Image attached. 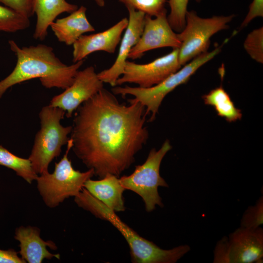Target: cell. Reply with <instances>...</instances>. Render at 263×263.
Here are the masks:
<instances>
[{
    "label": "cell",
    "instance_id": "1",
    "mask_svg": "<svg viewBox=\"0 0 263 263\" xmlns=\"http://www.w3.org/2000/svg\"><path fill=\"white\" fill-rule=\"evenodd\" d=\"M119 102L103 88L76 110L70 138L76 156L94 175L119 177L146 144V108L133 98Z\"/></svg>",
    "mask_w": 263,
    "mask_h": 263
},
{
    "label": "cell",
    "instance_id": "2",
    "mask_svg": "<svg viewBox=\"0 0 263 263\" xmlns=\"http://www.w3.org/2000/svg\"><path fill=\"white\" fill-rule=\"evenodd\" d=\"M8 43L17 62L12 72L0 81V98L10 87L37 78L46 88L65 90L71 85L84 62L67 65L56 56L52 47L45 44L20 47L13 40Z\"/></svg>",
    "mask_w": 263,
    "mask_h": 263
},
{
    "label": "cell",
    "instance_id": "3",
    "mask_svg": "<svg viewBox=\"0 0 263 263\" xmlns=\"http://www.w3.org/2000/svg\"><path fill=\"white\" fill-rule=\"evenodd\" d=\"M75 204L97 218L111 223L124 237L130 250L133 263H175L188 253V245H181L169 249L160 248L152 242L140 236L123 222L116 212L93 196L85 188L74 197Z\"/></svg>",
    "mask_w": 263,
    "mask_h": 263
},
{
    "label": "cell",
    "instance_id": "4",
    "mask_svg": "<svg viewBox=\"0 0 263 263\" xmlns=\"http://www.w3.org/2000/svg\"><path fill=\"white\" fill-rule=\"evenodd\" d=\"M66 112L50 104L39 113L40 128L37 133L28 159L34 171L38 175L46 173L51 162L59 156L62 147L67 144L72 126H63L60 121Z\"/></svg>",
    "mask_w": 263,
    "mask_h": 263
},
{
    "label": "cell",
    "instance_id": "5",
    "mask_svg": "<svg viewBox=\"0 0 263 263\" xmlns=\"http://www.w3.org/2000/svg\"><path fill=\"white\" fill-rule=\"evenodd\" d=\"M67 144L65 153L55 163L53 172L38 175L36 180L38 191L45 205L49 208L57 207L66 199L77 196L85 182L94 175L92 169L85 172L74 169L68 156L72 147L70 138Z\"/></svg>",
    "mask_w": 263,
    "mask_h": 263
},
{
    "label": "cell",
    "instance_id": "6",
    "mask_svg": "<svg viewBox=\"0 0 263 263\" xmlns=\"http://www.w3.org/2000/svg\"><path fill=\"white\" fill-rule=\"evenodd\" d=\"M220 51L221 47H218L211 52L207 51L199 55L184 65L183 68L152 87L144 88L128 85L116 86L113 87L112 92L122 97L127 95L134 96L133 99L142 104L148 113L151 114L149 120L151 121L155 119L165 96L177 87L187 82L198 69L214 58Z\"/></svg>",
    "mask_w": 263,
    "mask_h": 263
},
{
    "label": "cell",
    "instance_id": "7",
    "mask_svg": "<svg viewBox=\"0 0 263 263\" xmlns=\"http://www.w3.org/2000/svg\"><path fill=\"white\" fill-rule=\"evenodd\" d=\"M171 148L169 141L166 140L158 150L152 149L145 162L136 166L131 174L119 177L120 184L125 189L142 198L148 212L154 210L156 206H164L158 188H168L169 185L161 176L160 168L163 158Z\"/></svg>",
    "mask_w": 263,
    "mask_h": 263
},
{
    "label": "cell",
    "instance_id": "8",
    "mask_svg": "<svg viewBox=\"0 0 263 263\" xmlns=\"http://www.w3.org/2000/svg\"><path fill=\"white\" fill-rule=\"evenodd\" d=\"M234 17L231 15L204 18L199 17L194 11H188L185 27L177 34L181 42L178 57L181 66L207 52L210 38L218 32L227 29Z\"/></svg>",
    "mask_w": 263,
    "mask_h": 263
},
{
    "label": "cell",
    "instance_id": "9",
    "mask_svg": "<svg viewBox=\"0 0 263 263\" xmlns=\"http://www.w3.org/2000/svg\"><path fill=\"white\" fill-rule=\"evenodd\" d=\"M181 66L179 61L178 48L173 49L168 54L146 64L127 60L116 86L134 83L141 88H150L163 81Z\"/></svg>",
    "mask_w": 263,
    "mask_h": 263
},
{
    "label": "cell",
    "instance_id": "10",
    "mask_svg": "<svg viewBox=\"0 0 263 263\" xmlns=\"http://www.w3.org/2000/svg\"><path fill=\"white\" fill-rule=\"evenodd\" d=\"M103 83L94 68L87 67L78 70L71 85L63 92L54 96L49 104L63 109L66 116L71 117L80 105L104 88Z\"/></svg>",
    "mask_w": 263,
    "mask_h": 263
},
{
    "label": "cell",
    "instance_id": "11",
    "mask_svg": "<svg viewBox=\"0 0 263 263\" xmlns=\"http://www.w3.org/2000/svg\"><path fill=\"white\" fill-rule=\"evenodd\" d=\"M181 42L177 34L171 27L167 16V10L152 18L145 15L143 30L128 58H140L147 51L162 47L179 48Z\"/></svg>",
    "mask_w": 263,
    "mask_h": 263
},
{
    "label": "cell",
    "instance_id": "12",
    "mask_svg": "<svg viewBox=\"0 0 263 263\" xmlns=\"http://www.w3.org/2000/svg\"><path fill=\"white\" fill-rule=\"evenodd\" d=\"M129 12L128 24L120 42L117 57L109 68L97 73L99 78L111 86H116L117 80L122 75L129 55L138 42L143 30L145 14L132 8Z\"/></svg>",
    "mask_w": 263,
    "mask_h": 263
},
{
    "label": "cell",
    "instance_id": "13",
    "mask_svg": "<svg viewBox=\"0 0 263 263\" xmlns=\"http://www.w3.org/2000/svg\"><path fill=\"white\" fill-rule=\"evenodd\" d=\"M229 263H263V229L240 226L228 235Z\"/></svg>",
    "mask_w": 263,
    "mask_h": 263
},
{
    "label": "cell",
    "instance_id": "14",
    "mask_svg": "<svg viewBox=\"0 0 263 263\" xmlns=\"http://www.w3.org/2000/svg\"><path fill=\"white\" fill-rule=\"evenodd\" d=\"M128 24V19L124 18L105 31L81 36L73 45V62L83 60L88 56L97 51L113 54Z\"/></svg>",
    "mask_w": 263,
    "mask_h": 263
},
{
    "label": "cell",
    "instance_id": "15",
    "mask_svg": "<svg viewBox=\"0 0 263 263\" xmlns=\"http://www.w3.org/2000/svg\"><path fill=\"white\" fill-rule=\"evenodd\" d=\"M40 233V229L34 226L21 225L16 228L14 238L19 243L20 257L28 263H41L44 259L54 258L60 259L59 254H52L47 248L56 250V244L53 241L43 240Z\"/></svg>",
    "mask_w": 263,
    "mask_h": 263
},
{
    "label": "cell",
    "instance_id": "16",
    "mask_svg": "<svg viewBox=\"0 0 263 263\" xmlns=\"http://www.w3.org/2000/svg\"><path fill=\"white\" fill-rule=\"evenodd\" d=\"M87 9L81 6L68 16L57 19L50 25L57 40L66 45H73L85 33L95 31L86 16Z\"/></svg>",
    "mask_w": 263,
    "mask_h": 263
},
{
    "label": "cell",
    "instance_id": "17",
    "mask_svg": "<svg viewBox=\"0 0 263 263\" xmlns=\"http://www.w3.org/2000/svg\"><path fill=\"white\" fill-rule=\"evenodd\" d=\"M83 188L93 196L115 212L124 211L125 206L123 193L126 189L119 177L109 174L99 180H87Z\"/></svg>",
    "mask_w": 263,
    "mask_h": 263
},
{
    "label": "cell",
    "instance_id": "18",
    "mask_svg": "<svg viewBox=\"0 0 263 263\" xmlns=\"http://www.w3.org/2000/svg\"><path fill=\"white\" fill-rule=\"evenodd\" d=\"M78 8L77 5L66 0H35L34 14L37 16L33 37L44 40L47 36L50 24L63 13H71Z\"/></svg>",
    "mask_w": 263,
    "mask_h": 263
},
{
    "label": "cell",
    "instance_id": "19",
    "mask_svg": "<svg viewBox=\"0 0 263 263\" xmlns=\"http://www.w3.org/2000/svg\"><path fill=\"white\" fill-rule=\"evenodd\" d=\"M202 98L205 104L213 107L217 114L227 121L232 122L242 118L241 111L235 106L222 86L212 90Z\"/></svg>",
    "mask_w": 263,
    "mask_h": 263
},
{
    "label": "cell",
    "instance_id": "20",
    "mask_svg": "<svg viewBox=\"0 0 263 263\" xmlns=\"http://www.w3.org/2000/svg\"><path fill=\"white\" fill-rule=\"evenodd\" d=\"M0 165L13 170L28 183L36 181L38 174L34 171L30 160L19 157L0 145Z\"/></svg>",
    "mask_w": 263,
    "mask_h": 263
},
{
    "label": "cell",
    "instance_id": "21",
    "mask_svg": "<svg viewBox=\"0 0 263 263\" xmlns=\"http://www.w3.org/2000/svg\"><path fill=\"white\" fill-rule=\"evenodd\" d=\"M30 25L29 18L0 4V32L15 33L26 29Z\"/></svg>",
    "mask_w": 263,
    "mask_h": 263
},
{
    "label": "cell",
    "instance_id": "22",
    "mask_svg": "<svg viewBox=\"0 0 263 263\" xmlns=\"http://www.w3.org/2000/svg\"><path fill=\"white\" fill-rule=\"evenodd\" d=\"M126 7L144 13L145 15L156 17L167 10L165 4L168 0H118Z\"/></svg>",
    "mask_w": 263,
    "mask_h": 263
},
{
    "label": "cell",
    "instance_id": "23",
    "mask_svg": "<svg viewBox=\"0 0 263 263\" xmlns=\"http://www.w3.org/2000/svg\"><path fill=\"white\" fill-rule=\"evenodd\" d=\"M189 0H168L170 13L167 16L172 29L180 33L186 24V15Z\"/></svg>",
    "mask_w": 263,
    "mask_h": 263
},
{
    "label": "cell",
    "instance_id": "24",
    "mask_svg": "<svg viewBox=\"0 0 263 263\" xmlns=\"http://www.w3.org/2000/svg\"><path fill=\"white\" fill-rule=\"evenodd\" d=\"M244 47L249 56L255 61L263 63V28L252 31L247 36Z\"/></svg>",
    "mask_w": 263,
    "mask_h": 263
},
{
    "label": "cell",
    "instance_id": "25",
    "mask_svg": "<svg viewBox=\"0 0 263 263\" xmlns=\"http://www.w3.org/2000/svg\"><path fill=\"white\" fill-rule=\"evenodd\" d=\"M263 224V197L261 196L253 206L248 207L244 213L240 226L256 228Z\"/></svg>",
    "mask_w": 263,
    "mask_h": 263
},
{
    "label": "cell",
    "instance_id": "26",
    "mask_svg": "<svg viewBox=\"0 0 263 263\" xmlns=\"http://www.w3.org/2000/svg\"><path fill=\"white\" fill-rule=\"evenodd\" d=\"M35 0H0V3L30 19L34 15Z\"/></svg>",
    "mask_w": 263,
    "mask_h": 263
},
{
    "label": "cell",
    "instance_id": "27",
    "mask_svg": "<svg viewBox=\"0 0 263 263\" xmlns=\"http://www.w3.org/2000/svg\"><path fill=\"white\" fill-rule=\"evenodd\" d=\"M213 263H229V250L227 237L219 240L214 250Z\"/></svg>",
    "mask_w": 263,
    "mask_h": 263
},
{
    "label": "cell",
    "instance_id": "28",
    "mask_svg": "<svg viewBox=\"0 0 263 263\" xmlns=\"http://www.w3.org/2000/svg\"><path fill=\"white\" fill-rule=\"evenodd\" d=\"M263 17V0H253L249 11L241 25L240 29L246 27L253 19Z\"/></svg>",
    "mask_w": 263,
    "mask_h": 263
},
{
    "label": "cell",
    "instance_id": "29",
    "mask_svg": "<svg viewBox=\"0 0 263 263\" xmlns=\"http://www.w3.org/2000/svg\"><path fill=\"white\" fill-rule=\"evenodd\" d=\"M13 249H0V263H25Z\"/></svg>",
    "mask_w": 263,
    "mask_h": 263
},
{
    "label": "cell",
    "instance_id": "30",
    "mask_svg": "<svg viewBox=\"0 0 263 263\" xmlns=\"http://www.w3.org/2000/svg\"><path fill=\"white\" fill-rule=\"evenodd\" d=\"M94 1L99 7H104L105 5V0H94Z\"/></svg>",
    "mask_w": 263,
    "mask_h": 263
},
{
    "label": "cell",
    "instance_id": "31",
    "mask_svg": "<svg viewBox=\"0 0 263 263\" xmlns=\"http://www.w3.org/2000/svg\"><path fill=\"white\" fill-rule=\"evenodd\" d=\"M201 0H196L197 2H200Z\"/></svg>",
    "mask_w": 263,
    "mask_h": 263
}]
</instances>
